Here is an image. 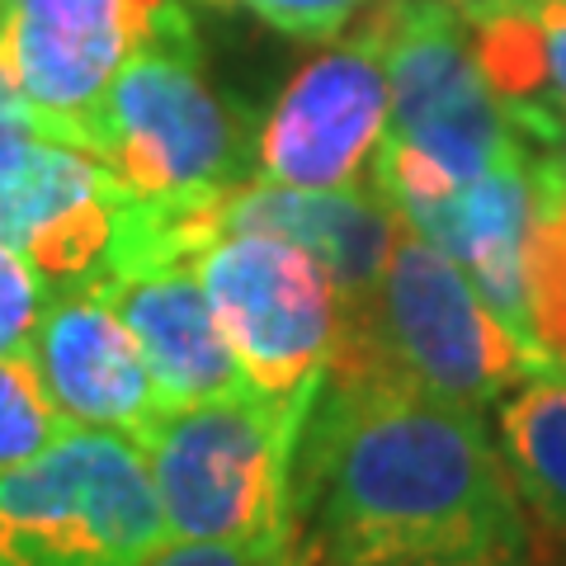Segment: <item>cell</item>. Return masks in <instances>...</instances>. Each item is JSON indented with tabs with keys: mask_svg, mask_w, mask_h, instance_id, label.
<instances>
[{
	"mask_svg": "<svg viewBox=\"0 0 566 566\" xmlns=\"http://www.w3.org/2000/svg\"><path fill=\"white\" fill-rule=\"evenodd\" d=\"M326 566H401L444 553H524L520 486L482 416L424 392L345 335L297 449V524Z\"/></svg>",
	"mask_w": 566,
	"mask_h": 566,
	"instance_id": "cell-1",
	"label": "cell"
},
{
	"mask_svg": "<svg viewBox=\"0 0 566 566\" xmlns=\"http://www.w3.org/2000/svg\"><path fill=\"white\" fill-rule=\"evenodd\" d=\"M255 118L212 91L189 10L166 0L156 29L118 66L85 151L147 203L199 208L255 180Z\"/></svg>",
	"mask_w": 566,
	"mask_h": 566,
	"instance_id": "cell-2",
	"label": "cell"
},
{
	"mask_svg": "<svg viewBox=\"0 0 566 566\" xmlns=\"http://www.w3.org/2000/svg\"><path fill=\"white\" fill-rule=\"evenodd\" d=\"M359 20L382 39L392 91L368 180L387 208L472 185L524 147L449 0H368Z\"/></svg>",
	"mask_w": 566,
	"mask_h": 566,
	"instance_id": "cell-3",
	"label": "cell"
},
{
	"mask_svg": "<svg viewBox=\"0 0 566 566\" xmlns=\"http://www.w3.org/2000/svg\"><path fill=\"white\" fill-rule=\"evenodd\" d=\"M322 378L289 397L241 392L189 406L142 439L170 543H293L303 534L297 449Z\"/></svg>",
	"mask_w": 566,
	"mask_h": 566,
	"instance_id": "cell-4",
	"label": "cell"
},
{
	"mask_svg": "<svg viewBox=\"0 0 566 566\" xmlns=\"http://www.w3.org/2000/svg\"><path fill=\"white\" fill-rule=\"evenodd\" d=\"M170 543L137 439L66 430L0 472V566H142Z\"/></svg>",
	"mask_w": 566,
	"mask_h": 566,
	"instance_id": "cell-5",
	"label": "cell"
},
{
	"mask_svg": "<svg viewBox=\"0 0 566 566\" xmlns=\"http://www.w3.org/2000/svg\"><path fill=\"white\" fill-rule=\"evenodd\" d=\"M345 335L424 392L482 416L553 359L520 345L476 283L424 237H397L382 283Z\"/></svg>",
	"mask_w": 566,
	"mask_h": 566,
	"instance_id": "cell-6",
	"label": "cell"
},
{
	"mask_svg": "<svg viewBox=\"0 0 566 566\" xmlns=\"http://www.w3.org/2000/svg\"><path fill=\"white\" fill-rule=\"evenodd\" d=\"M199 279L245 382L289 397L331 368L345 340L349 307L326 264L289 237L227 232L199 255Z\"/></svg>",
	"mask_w": 566,
	"mask_h": 566,
	"instance_id": "cell-7",
	"label": "cell"
},
{
	"mask_svg": "<svg viewBox=\"0 0 566 566\" xmlns=\"http://www.w3.org/2000/svg\"><path fill=\"white\" fill-rule=\"evenodd\" d=\"M387 109V62L382 39L364 20L331 52L312 57L255 137V180L293 189H359L368 161L382 147Z\"/></svg>",
	"mask_w": 566,
	"mask_h": 566,
	"instance_id": "cell-8",
	"label": "cell"
},
{
	"mask_svg": "<svg viewBox=\"0 0 566 566\" xmlns=\"http://www.w3.org/2000/svg\"><path fill=\"white\" fill-rule=\"evenodd\" d=\"M166 0H20L0 48L52 142H91L118 66L161 20Z\"/></svg>",
	"mask_w": 566,
	"mask_h": 566,
	"instance_id": "cell-9",
	"label": "cell"
},
{
	"mask_svg": "<svg viewBox=\"0 0 566 566\" xmlns=\"http://www.w3.org/2000/svg\"><path fill=\"white\" fill-rule=\"evenodd\" d=\"M185 232L199 241L227 232H270L297 241L307 255L326 264L335 289L345 293L349 322L374 303L382 270L397 245V212L378 199L374 185L359 189H293L245 180L232 193L199 208H185Z\"/></svg>",
	"mask_w": 566,
	"mask_h": 566,
	"instance_id": "cell-10",
	"label": "cell"
},
{
	"mask_svg": "<svg viewBox=\"0 0 566 566\" xmlns=\"http://www.w3.org/2000/svg\"><path fill=\"white\" fill-rule=\"evenodd\" d=\"M29 354L71 430H114L142 444L166 420L128 322L95 289L52 293Z\"/></svg>",
	"mask_w": 566,
	"mask_h": 566,
	"instance_id": "cell-11",
	"label": "cell"
},
{
	"mask_svg": "<svg viewBox=\"0 0 566 566\" xmlns=\"http://www.w3.org/2000/svg\"><path fill=\"white\" fill-rule=\"evenodd\" d=\"M91 289L128 322L166 416L255 392L218 326L193 255L142 260L91 283Z\"/></svg>",
	"mask_w": 566,
	"mask_h": 566,
	"instance_id": "cell-12",
	"label": "cell"
},
{
	"mask_svg": "<svg viewBox=\"0 0 566 566\" xmlns=\"http://www.w3.org/2000/svg\"><path fill=\"white\" fill-rule=\"evenodd\" d=\"M392 212L476 283L486 307L510 326L520 345L538 349L534 316H528V237H534L538 218L528 142L482 180L434 193V199L392 203Z\"/></svg>",
	"mask_w": 566,
	"mask_h": 566,
	"instance_id": "cell-13",
	"label": "cell"
},
{
	"mask_svg": "<svg viewBox=\"0 0 566 566\" xmlns=\"http://www.w3.org/2000/svg\"><path fill=\"white\" fill-rule=\"evenodd\" d=\"M472 29L476 62L520 137L538 142L566 123V0H515Z\"/></svg>",
	"mask_w": 566,
	"mask_h": 566,
	"instance_id": "cell-14",
	"label": "cell"
},
{
	"mask_svg": "<svg viewBox=\"0 0 566 566\" xmlns=\"http://www.w3.org/2000/svg\"><path fill=\"white\" fill-rule=\"evenodd\" d=\"M114 193H123V185L91 151L33 137L10 156H0V245L33 255L76 212L114 199Z\"/></svg>",
	"mask_w": 566,
	"mask_h": 566,
	"instance_id": "cell-15",
	"label": "cell"
},
{
	"mask_svg": "<svg viewBox=\"0 0 566 566\" xmlns=\"http://www.w3.org/2000/svg\"><path fill=\"white\" fill-rule=\"evenodd\" d=\"M495 439L520 501L566 534V364L538 368L495 401Z\"/></svg>",
	"mask_w": 566,
	"mask_h": 566,
	"instance_id": "cell-16",
	"label": "cell"
},
{
	"mask_svg": "<svg viewBox=\"0 0 566 566\" xmlns=\"http://www.w3.org/2000/svg\"><path fill=\"white\" fill-rule=\"evenodd\" d=\"M71 424L57 416L29 345L0 354V472L52 449Z\"/></svg>",
	"mask_w": 566,
	"mask_h": 566,
	"instance_id": "cell-17",
	"label": "cell"
},
{
	"mask_svg": "<svg viewBox=\"0 0 566 566\" xmlns=\"http://www.w3.org/2000/svg\"><path fill=\"white\" fill-rule=\"evenodd\" d=\"M142 566H326V557L312 534H297L293 543H166Z\"/></svg>",
	"mask_w": 566,
	"mask_h": 566,
	"instance_id": "cell-18",
	"label": "cell"
},
{
	"mask_svg": "<svg viewBox=\"0 0 566 566\" xmlns=\"http://www.w3.org/2000/svg\"><path fill=\"white\" fill-rule=\"evenodd\" d=\"M48 297V283L29 264V255L14 251V245H0V354L29 345Z\"/></svg>",
	"mask_w": 566,
	"mask_h": 566,
	"instance_id": "cell-19",
	"label": "cell"
},
{
	"mask_svg": "<svg viewBox=\"0 0 566 566\" xmlns=\"http://www.w3.org/2000/svg\"><path fill=\"white\" fill-rule=\"evenodd\" d=\"M203 6H241L293 39H335L359 20L368 0H203Z\"/></svg>",
	"mask_w": 566,
	"mask_h": 566,
	"instance_id": "cell-20",
	"label": "cell"
},
{
	"mask_svg": "<svg viewBox=\"0 0 566 566\" xmlns=\"http://www.w3.org/2000/svg\"><path fill=\"white\" fill-rule=\"evenodd\" d=\"M33 137H48V128H43V118L33 114L29 95L20 91V81H14L6 48H0V156H10L14 147H24Z\"/></svg>",
	"mask_w": 566,
	"mask_h": 566,
	"instance_id": "cell-21",
	"label": "cell"
},
{
	"mask_svg": "<svg viewBox=\"0 0 566 566\" xmlns=\"http://www.w3.org/2000/svg\"><path fill=\"white\" fill-rule=\"evenodd\" d=\"M401 566H524V553L510 547H476V553H444V557H420Z\"/></svg>",
	"mask_w": 566,
	"mask_h": 566,
	"instance_id": "cell-22",
	"label": "cell"
},
{
	"mask_svg": "<svg viewBox=\"0 0 566 566\" xmlns=\"http://www.w3.org/2000/svg\"><path fill=\"white\" fill-rule=\"evenodd\" d=\"M528 151L538 156V161H547L553 170H562L566 175V123H557L547 137H538V142H528Z\"/></svg>",
	"mask_w": 566,
	"mask_h": 566,
	"instance_id": "cell-23",
	"label": "cell"
},
{
	"mask_svg": "<svg viewBox=\"0 0 566 566\" xmlns=\"http://www.w3.org/2000/svg\"><path fill=\"white\" fill-rule=\"evenodd\" d=\"M449 6L463 14L468 24H476V20H486V14H501V10H510L515 0H449Z\"/></svg>",
	"mask_w": 566,
	"mask_h": 566,
	"instance_id": "cell-24",
	"label": "cell"
},
{
	"mask_svg": "<svg viewBox=\"0 0 566 566\" xmlns=\"http://www.w3.org/2000/svg\"><path fill=\"white\" fill-rule=\"evenodd\" d=\"M14 6H20V0H0V33H6V24H10V14H14Z\"/></svg>",
	"mask_w": 566,
	"mask_h": 566,
	"instance_id": "cell-25",
	"label": "cell"
}]
</instances>
